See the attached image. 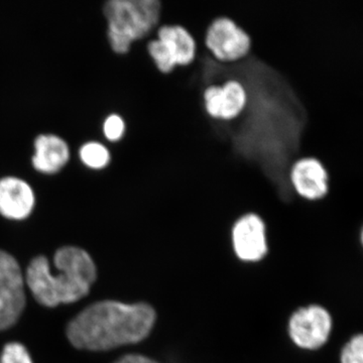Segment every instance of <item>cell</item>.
Instances as JSON below:
<instances>
[{
	"label": "cell",
	"instance_id": "14",
	"mask_svg": "<svg viewBox=\"0 0 363 363\" xmlns=\"http://www.w3.org/2000/svg\"><path fill=\"white\" fill-rule=\"evenodd\" d=\"M340 363H363V336H353L340 353Z\"/></svg>",
	"mask_w": 363,
	"mask_h": 363
},
{
	"label": "cell",
	"instance_id": "6",
	"mask_svg": "<svg viewBox=\"0 0 363 363\" xmlns=\"http://www.w3.org/2000/svg\"><path fill=\"white\" fill-rule=\"evenodd\" d=\"M333 320L330 313L319 305L300 308L289 320L291 340L298 348L317 350L323 347L330 337Z\"/></svg>",
	"mask_w": 363,
	"mask_h": 363
},
{
	"label": "cell",
	"instance_id": "10",
	"mask_svg": "<svg viewBox=\"0 0 363 363\" xmlns=\"http://www.w3.org/2000/svg\"><path fill=\"white\" fill-rule=\"evenodd\" d=\"M35 198L30 184L16 177L0 180V214L11 220H23L32 214Z\"/></svg>",
	"mask_w": 363,
	"mask_h": 363
},
{
	"label": "cell",
	"instance_id": "7",
	"mask_svg": "<svg viewBox=\"0 0 363 363\" xmlns=\"http://www.w3.org/2000/svg\"><path fill=\"white\" fill-rule=\"evenodd\" d=\"M26 306L25 279L13 255L0 250V331L11 328Z\"/></svg>",
	"mask_w": 363,
	"mask_h": 363
},
{
	"label": "cell",
	"instance_id": "2",
	"mask_svg": "<svg viewBox=\"0 0 363 363\" xmlns=\"http://www.w3.org/2000/svg\"><path fill=\"white\" fill-rule=\"evenodd\" d=\"M55 271L47 257H35L26 269V285L45 307L71 304L84 298L96 281V266L89 253L76 247H65L54 255Z\"/></svg>",
	"mask_w": 363,
	"mask_h": 363
},
{
	"label": "cell",
	"instance_id": "11",
	"mask_svg": "<svg viewBox=\"0 0 363 363\" xmlns=\"http://www.w3.org/2000/svg\"><path fill=\"white\" fill-rule=\"evenodd\" d=\"M70 159V150L63 138L55 135H40L35 140L33 168L45 175L58 173Z\"/></svg>",
	"mask_w": 363,
	"mask_h": 363
},
{
	"label": "cell",
	"instance_id": "15",
	"mask_svg": "<svg viewBox=\"0 0 363 363\" xmlns=\"http://www.w3.org/2000/svg\"><path fill=\"white\" fill-rule=\"evenodd\" d=\"M0 363H33L23 344L13 342L6 344L0 357Z\"/></svg>",
	"mask_w": 363,
	"mask_h": 363
},
{
	"label": "cell",
	"instance_id": "1",
	"mask_svg": "<svg viewBox=\"0 0 363 363\" xmlns=\"http://www.w3.org/2000/svg\"><path fill=\"white\" fill-rule=\"evenodd\" d=\"M156 320V311L147 303L100 301L72 320L67 327V337L78 350H111L142 342L150 335Z\"/></svg>",
	"mask_w": 363,
	"mask_h": 363
},
{
	"label": "cell",
	"instance_id": "12",
	"mask_svg": "<svg viewBox=\"0 0 363 363\" xmlns=\"http://www.w3.org/2000/svg\"><path fill=\"white\" fill-rule=\"evenodd\" d=\"M248 102L247 91L238 79L228 78L221 83L220 121H231L240 117Z\"/></svg>",
	"mask_w": 363,
	"mask_h": 363
},
{
	"label": "cell",
	"instance_id": "5",
	"mask_svg": "<svg viewBox=\"0 0 363 363\" xmlns=\"http://www.w3.org/2000/svg\"><path fill=\"white\" fill-rule=\"evenodd\" d=\"M203 43L212 58L221 64L238 63L247 58L252 49V39L247 30L225 16L210 23Z\"/></svg>",
	"mask_w": 363,
	"mask_h": 363
},
{
	"label": "cell",
	"instance_id": "16",
	"mask_svg": "<svg viewBox=\"0 0 363 363\" xmlns=\"http://www.w3.org/2000/svg\"><path fill=\"white\" fill-rule=\"evenodd\" d=\"M125 123L123 117L118 114H111L107 117L104 124V133L107 140L111 142H118L125 133Z\"/></svg>",
	"mask_w": 363,
	"mask_h": 363
},
{
	"label": "cell",
	"instance_id": "13",
	"mask_svg": "<svg viewBox=\"0 0 363 363\" xmlns=\"http://www.w3.org/2000/svg\"><path fill=\"white\" fill-rule=\"evenodd\" d=\"M79 156L85 166L93 169H104L111 162V152L105 145L97 142L85 143Z\"/></svg>",
	"mask_w": 363,
	"mask_h": 363
},
{
	"label": "cell",
	"instance_id": "17",
	"mask_svg": "<svg viewBox=\"0 0 363 363\" xmlns=\"http://www.w3.org/2000/svg\"><path fill=\"white\" fill-rule=\"evenodd\" d=\"M114 363H159L155 362L152 358L145 357L142 354H128L125 357L119 358L116 362Z\"/></svg>",
	"mask_w": 363,
	"mask_h": 363
},
{
	"label": "cell",
	"instance_id": "9",
	"mask_svg": "<svg viewBox=\"0 0 363 363\" xmlns=\"http://www.w3.org/2000/svg\"><path fill=\"white\" fill-rule=\"evenodd\" d=\"M289 182L295 194L305 201H320L328 194V171L315 157L296 160L289 169Z\"/></svg>",
	"mask_w": 363,
	"mask_h": 363
},
{
	"label": "cell",
	"instance_id": "4",
	"mask_svg": "<svg viewBox=\"0 0 363 363\" xmlns=\"http://www.w3.org/2000/svg\"><path fill=\"white\" fill-rule=\"evenodd\" d=\"M147 54L160 73L169 74L195 61L197 43L183 26L162 23L156 30V38L147 42Z\"/></svg>",
	"mask_w": 363,
	"mask_h": 363
},
{
	"label": "cell",
	"instance_id": "3",
	"mask_svg": "<svg viewBox=\"0 0 363 363\" xmlns=\"http://www.w3.org/2000/svg\"><path fill=\"white\" fill-rule=\"evenodd\" d=\"M161 0H111L104 4L107 38L112 51L128 54L138 40L149 37L162 23Z\"/></svg>",
	"mask_w": 363,
	"mask_h": 363
},
{
	"label": "cell",
	"instance_id": "8",
	"mask_svg": "<svg viewBox=\"0 0 363 363\" xmlns=\"http://www.w3.org/2000/svg\"><path fill=\"white\" fill-rule=\"evenodd\" d=\"M231 242L236 257L245 262H257L266 257L267 226L264 217L255 211L240 215L231 226Z\"/></svg>",
	"mask_w": 363,
	"mask_h": 363
}]
</instances>
